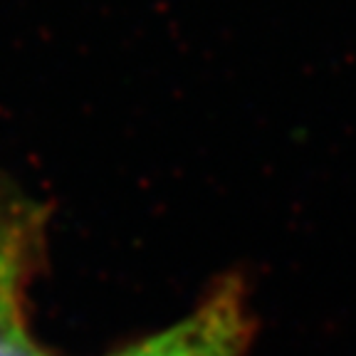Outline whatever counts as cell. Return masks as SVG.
<instances>
[{
    "mask_svg": "<svg viewBox=\"0 0 356 356\" xmlns=\"http://www.w3.org/2000/svg\"><path fill=\"white\" fill-rule=\"evenodd\" d=\"M250 314L235 280L220 284L184 319L111 356H243Z\"/></svg>",
    "mask_w": 356,
    "mask_h": 356,
    "instance_id": "1",
    "label": "cell"
},
{
    "mask_svg": "<svg viewBox=\"0 0 356 356\" xmlns=\"http://www.w3.org/2000/svg\"><path fill=\"white\" fill-rule=\"evenodd\" d=\"M38 243V211L0 184V287L20 289L35 265Z\"/></svg>",
    "mask_w": 356,
    "mask_h": 356,
    "instance_id": "2",
    "label": "cell"
},
{
    "mask_svg": "<svg viewBox=\"0 0 356 356\" xmlns=\"http://www.w3.org/2000/svg\"><path fill=\"white\" fill-rule=\"evenodd\" d=\"M0 356H52L28 329L13 287H0Z\"/></svg>",
    "mask_w": 356,
    "mask_h": 356,
    "instance_id": "3",
    "label": "cell"
}]
</instances>
